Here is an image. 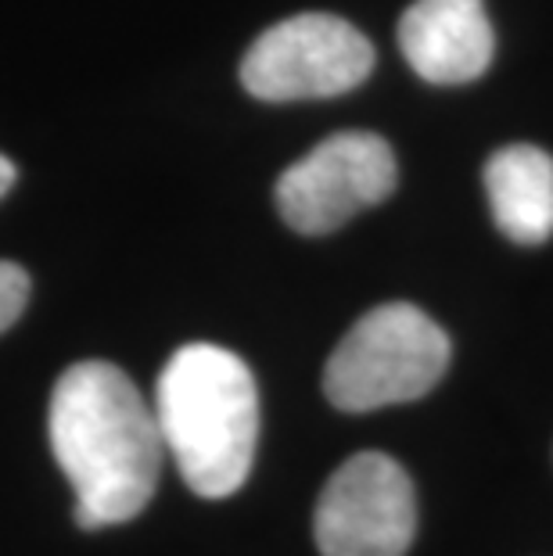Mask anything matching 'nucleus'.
Here are the masks:
<instances>
[{
    "mask_svg": "<svg viewBox=\"0 0 553 556\" xmlns=\"http://www.w3.org/2000/svg\"><path fill=\"white\" fill-rule=\"evenodd\" d=\"M51 448L76 495L79 528L134 520L155 495L162 445L155 406L112 363H76L51 392Z\"/></svg>",
    "mask_w": 553,
    "mask_h": 556,
    "instance_id": "f257e3e1",
    "label": "nucleus"
},
{
    "mask_svg": "<svg viewBox=\"0 0 553 556\" xmlns=\"http://www.w3.org/2000/svg\"><path fill=\"white\" fill-rule=\"evenodd\" d=\"M155 420L166 453L205 500H227L249 481L259 442L255 377L230 349H176L155 388Z\"/></svg>",
    "mask_w": 553,
    "mask_h": 556,
    "instance_id": "f03ea898",
    "label": "nucleus"
},
{
    "mask_svg": "<svg viewBox=\"0 0 553 556\" xmlns=\"http://www.w3.org/2000/svg\"><path fill=\"white\" fill-rule=\"evenodd\" d=\"M450 366V338L428 313L388 302L356 319L327 359L324 392L345 413H370L428 395Z\"/></svg>",
    "mask_w": 553,
    "mask_h": 556,
    "instance_id": "7ed1b4c3",
    "label": "nucleus"
},
{
    "mask_svg": "<svg viewBox=\"0 0 553 556\" xmlns=\"http://www.w3.org/2000/svg\"><path fill=\"white\" fill-rule=\"evenodd\" d=\"M374 68V43L335 15H296L269 26L241 62L244 90L259 101L338 98Z\"/></svg>",
    "mask_w": 553,
    "mask_h": 556,
    "instance_id": "20e7f679",
    "label": "nucleus"
},
{
    "mask_svg": "<svg viewBox=\"0 0 553 556\" xmlns=\"http://www.w3.org/2000/svg\"><path fill=\"white\" fill-rule=\"evenodd\" d=\"M399 165L378 134H335L277 180V212L299 233H331L395 191Z\"/></svg>",
    "mask_w": 553,
    "mask_h": 556,
    "instance_id": "39448f33",
    "label": "nucleus"
},
{
    "mask_svg": "<svg viewBox=\"0 0 553 556\" xmlns=\"http://www.w3.org/2000/svg\"><path fill=\"white\" fill-rule=\"evenodd\" d=\"M313 531L324 556H406L417 531L410 475L385 453L345 459L324 484Z\"/></svg>",
    "mask_w": 553,
    "mask_h": 556,
    "instance_id": "423d86ee",
    "label": "nucleus"
},
{
    "mask_svg": "<svg viewBox=\"0 0 553 556\" xmlns=\"http://www.w3.org/2000/svg\"><path fill=\"white\" fill-rule=\"evenodd\" d=\"M399 47L420 79L456 87L492 65L497 37L481 0H417L399 22Z\"/></svg>",
    "mask_w": 553,
    "mask_h": 556,
    "instance_id": "0eeeda50",
    "label": "nucleus"
},
{
    "mask_svg": "<svg viewBox=\"0 0 553 556\" xmlns=\"http://www.w3.org/2000/svg\"><path fill=\"white\" fill-rule=\"evenodd\" d=\"M486 191L492 219L514 244L553 238V159L543 148H500L486 162Z\"/></svg>",
    "mask_w": 553,
    "mask_h": 556,
    "instance_id": "6e6552de",
    "label": "nucleus"
},
{
    "mask_svg": "<svg viewBox=\"0 0 553 556\" xmlns=\"http://www.w3.org/2000/svg\"><path fill=\"white\" fill-rule=\"evenodd\" d=\"M29 302V277L15 263H0V334L15 324Z\"/></svg>",
    "mask_w": 553,
    "mask_h": 556,
    "instance_id": "1a4fd4ad",
    "label": "nucleus"
},
{
    "mask_svg": "<svg viewBox=\"0 0 553 556\" xmlns=\"http://www.w3.org/2000/svg\"><path fill=\"white\" fill-rule=\"evenodd\" d=\"M11 184H15V165H11V159L0 155V198L11 191Z\"/></svg>",
    "mask_w": 553,
    "mask_h": 556,
    "instance_id": "9d476101",
    "label": "nucleus"
}]
</instances>
